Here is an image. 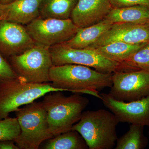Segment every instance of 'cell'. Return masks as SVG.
<instances>
[{
	"label": "cell",
	"mask_w": 149,
	"mask_h": 149,
	"mask_svg": "<svg viewBox=\"0 0 149 149\" xmlns=\"http://www.w3.org/2000/svg\"><path fill=\"white\" fill-rule=\"evenodd\" d=\"M112 73H102L80 65H53L50 82L54 87L63 91L88 94L101 100L99 91L111 88Z\"/></svg>",
	"instance_id": "cell-1"
},
{
	"label": "cell",
	"mask_w": 149,
	"mask_h": 149,
	"mask_svg": "<svg viewBox=\"0 0 149 149\" xmlns=\"http://www.w3.org/2000/svg\"><path fill=\"white\" fill-rule=\"evenodd\" d=\"M61 92L48 93L42 102L47 112L50 131L54 136L72 130L90 102L79 93L66 97Z\"/></svg>",
	"instance_id": "cell-2"
},
{
	"label": "cell",
	"mask_w": 149,
	"mask_h": 149,
	"mask_svg": "<svg viewBox=\"0 0 149 149\" xmlns=\"http://www.w3.org/2000/svg\"><path fill=\"white\" fill-rule=\"evenodd\" d=\"M119 121L113 113L104 109L83 111L72 130L80 133L89 149L113 148Z\"/></svg>",
	"instance_id": "cell-3"
},
{
	"label": "cell",
	"mask_w": 149,
	"mask_h": 149,
	"mask_svg": "<svg viewBox=\"0 0 149 149\" xmlns=\"http://www.w3.org/2000/svg\"><path fill=\"white\" fill-rule=\"evenodd\" d=\"M20 133L14 141L19 149H38L54 137L49 128L47 113L42 102L35 101L15 111Z\"/></svg>",
	"instance_id": "cell-4"
},
{
	"label": "cell",
	"mask_w": 149,
	"mask_h": 149,
	"mask_svg": "<svg viewBox=\"0 0 149 149\" xmlns=\"http://www.w3.org/2000/svg\"><path fill=\"white\" fill-rule=\"evenodd\" d=\"M57 91L63 92L51 83H27L19 77L6 81L0 85V119L48 93Z\"/></svg>",
	"instance_id": "cell-5"
},
{
	"label": "cell",
	"mask_w": 149,
	"mask_h": 149,
	"mask_svg": "<svg viewBox=\"0 0 149 149\" xmlns=\"http://www.w3.org/2000/svg\"><path fill=\"white\" fill-rule=\"evenodd\" d=\"M50 47L35 43L23 53L9 58V62L18 77L27 83L50 82L52 66Z\"/></svg>",
	"instance_id": "cell-6"
},
{
	"label": "cell",
	"mask_w": 149,
	"mask_h": 149,
	"mask_svg": "<svg viewBox=\"0 0 149 149\" xmlns=\"http://www.w3.org/2000/svg\"><path fill=\"white\" fill-rule=\"evenodd\" d=\"M54 65L77 64L89 67L102 73L117 70L119 63L112 61L90 48L76 49L58 44L49 47Z\"/></svg>",
	"instance_id": "cell-7"
},
{
	"label": "cell",
	"mask_w": 149,
	"mask_h": 149,
	"mask_svg": "<svg viewBox=\"0 0 149 149\" xmlns=\"http://www.w3.org/2000/svg\"><path fill=\"white\" fill-rule=\"evenodd\" d=\"M26 29L35 42L50 47L70 40L79 28L70 18L45 19L39 16L27 24Z\"/></svg>",
	"instance_id": "cell-8"
},
{
	"label": "cell",
	"mask_w": 149,
	"mask_h": 149,
	"mask_svg": "<svg viewBox=\"0 0 149 149\" xmlns=\"http://www.w3.org/2000/svg\"><path fill=\"white\" fill-rule=\"evenodd\" d=\"M109 94L120 101H133L149 95V71H116Z\"/></svg>",
	"instance_id": "cell-9"
},
{
	"label": "cell",
	"mask_w": 149,
	"mask_h": 149,
	"mask_svg": "<svg viewBox=\"0 0 149 149\" xmlns=\"http://www.w3.org/2000/svg\"><path fill=\"white\" fill-rule=\"evenodd\" d=\"M104 105L116 116L119 122L149 126V95L133 101H120L107 93L100 94Z\"/></svg>",
	"instance_id": "cell-10"
},
{
	"label": "cell",
	"mask_w": 149,
	"mask_h": 149,
	"mask_svg": "<svg viewBox=\"0 0 149 149\" xmlns=\"http://www.w3.org/2000/svg\"><path fill=\"white\" fill-rule=\"evenodd\" d=\"M35 43L21 24L0 19V53L4 57L23 53Z\"/></svg>",
	"instance_id": "cell-11"
},
{
	"label": "cell",
	"mask_w": 149,
	"mask_h": 149,
	"mask_svg": "<svg viewBox=\"0 0 149 149\" xmlns=\"http://www.w3.org/2000/svg\"><path fill=\"white\" fill-rule=\"evenodd\" d=\"M114 42L133 45L148 42L149 22L113 24L108 30L88 47H95Z\"/></svg>",
	"instance_id": "cell-12"
},
{
	"label": "cell",
	"mask_w": 149,
	"mask_h": 149,
	"mask_svg": "<svg viewBox=\"0 0 149 149\" xmlns=\"http://www.w3.org/2000/svg\"><path fill=\"white\" fill-rule=\"evenodd\" d=\"M112 8L109 0H78L70 19L79 28L88 27L104 19Z\"/></svg>",
	"instance_id": "cell-13"
},
{
	"label": "cell",
	"mask_w": 149,
	"mask_h": 149,
	"mask_svg": "<svg viewBox=\"0 0 149 149\" xmlns=\"http://www.w3.org/2000/svg\"><path fill=\"white\" fill-rule=\"evenodd\" d=\"M42 0H15L9 3H0V19L27 24L40 16Z\"/></svg>",
	"instance_id": "cell-14"
},
{
	"label": "cell",
	"mask_w": 149,
	"mask_h": 149,
	"mask_svg": "<svg viewBox=\"0 0 149 149\" xmlns=\"http://www.w3.org/2000/svg\"><path fill=\"white\" fill-rule=\"evenodd\" d=\"M113 24L104 19L97 24L79 28L74 37L63 44L68 47L76 49L88 48L108 30Z\"/></svg>",
	"instance_id": "cell-15"
},
{
	"label": "cell",
	"mask_w": 149,
	"mask_h": 149,
	"mask_svg": "<svg viewBox=\"0 0 149 149\" xmlns=\"http://www.w3.org/2000/svg\"><path fill=\"white\" fill-rule=\"evenodd\" d=\"M105 19L112 24L149 23V8L140 6L113 8Z\"/></svg>",
	"instance_id": "cell-16"
},
{
	"label": "cell",
	"mask_w": 149,
	"mask_h": 149,
	"mask_svg": "<svg viewBox=\"0 0 149 149\" xmlns=\"http://www.w3.org/2000/svg\"><path fill=\"white\" fill-rule=\"evenodd\" d=\"M147 43L133 45L122 42H114L104 45L90 48L106 58L120 63Z\"/></svg>",
	"instance_id": "cell-17"
},
{
	"label": "cell",
	"mask_w": 149,
	"mask_h": 149,
	"mask_svg": "<svg viewBox=\"0 0 149 149\" xmlns=\"http://www.w3.org/2000/svg\"><path fill=\"white\" fill-rule=\"evenodd\" d=\"M78 0H42L40 17L42 18L65 19L70 18Z\"/></svg>",
	"instance_id": "cell-18"
},
{
	"label": "cell",
	"mask_w": 149,
	"mask_h": 149,
	"mask_svg": "<svg viewBox=\"0 0 149 149\" xmlns=\"http://www.w3.org/2000/svg\"><path fill=\"white\" fill-rule=\"evenodd\" d=\"M43 146L45 149H88V145L80 133L71 130L54 136Z\"/></svg>",
	"instance_id": "cell-19"
},
{
	"label": "cell",
	"mask_w": 149,
	"mask_h": 149,
	"mask_svg": "<svg viewBox=\"0 0 149 149\" xmlns=\"http://www.w3.org/2000/svg\"><path fill=\"white\" fill-rule=\"evenodd\" d=\"M144 126L131 124L125 134L118 138L116 149H143L148 143L143 133Z\"/></svg>",
	"instance_id": "cell-20"
},
{
	"label": "cell",
	"mask_w": 149,
	"mask_h": 149,
	"mask_svg": "<svg viewBox=\"0 0 149 149\" xmlns=\"http://www.w3.org/2000/svg\"><path fill=\"white\" fill-rule=\"evenodd\" d=\"M149 71V42L118 64L116 71Z\"/></svg>",
	"instance_id": "cell-21"
},
{
	"label": "cell",
	"mask_w": 149,
	"mask_h": 149,
	"mask_svg": "<svg viewBox=\"0 0 149 149\" xmlns=\"http://www.w3.org/2000/svg\"><path fill=\"white\" fill-rule=\"evenodd\" d=\"M20 127L16 117L0 119V141L14 140L20 133Z\"/></svg>",
	"instance_id": "cell-22"
},
{
	"label": "cell",
	"mask_w": 149,
	"mask_h": 149,
	"mask_svg": "<svg viewBox=\"0 0 149 149\" xmlns=\"http://www.w3.org/2000/svg\"><path fill=\"white\" fill-rule=\"evenodd\" d=\"M18 77L9 62L0 53V85L6 81Z\"/></svg>",
	"instance_id": "cell-23"
},
{
	"label": "cell",
	"mask_w": 149,
	"mask_h": 149,
	"mask_svg": "<svg viewBox=\"0 0 149 149\" xmlns=\"http://www.w3.org/2000/svg\"><path fill=\"white\" fill-rule=\"evenodd\" d=\"M113 8L140 6L149 8V0H109Z\"/></svg>",
	"instance_id": "cell-24"
},
{
	"label": "cell",
	"mask_w": 149,
	"mask_h": 149,
	"mask_svg": "<svg viewBox=\"0 0 149 149\" xmlns=\"http://www.w3.org/2000/svg\"><path fill=\"white\" fill-rule=\"evenodd\" d=\"M0 149H19L13 140L0 141Z\"/></svg>",
	"instance_id": "cell-25"
},
{
	"label": "cell",
	"mask_w": 149,
	"mask_h": 149,
	"mask_svg": "<svg viewBox=\"0 0 149 149\" xmlns=\"http://www.w3.org/2000/svg\"><path fill=\"white\" fill-rule=\"evenodd\" d=\"M14 1L15 0H1L0 3L5 4L9 3L12 2Z\"/></svg>",
	"instance_id": "cell-26"
},
{
	"label": "cell",
	"mask_w": 149,
	"mask_h": 149,
	"mask_svg": "<svg viewBox=\"0 0 149 149\" xmlns=\"http://www.w3.org/2000/svg\"><path fill=\"white\" fill-rule=\"evenodd\" d=\"M0 3H1V0H0Z\"/></svg>",
	"instance_id": "cell-27"
},
{
	"label": "cell",
	"mask_w": 149,
	"mask_h": 149,
	"mask_svg": "<svg viewBox=\"0 0 149 149\" xmlns=\"http://www.w3.org/2000/svg\"></svg>",
	"instance_id": "cell-28"
}]
</instances>
